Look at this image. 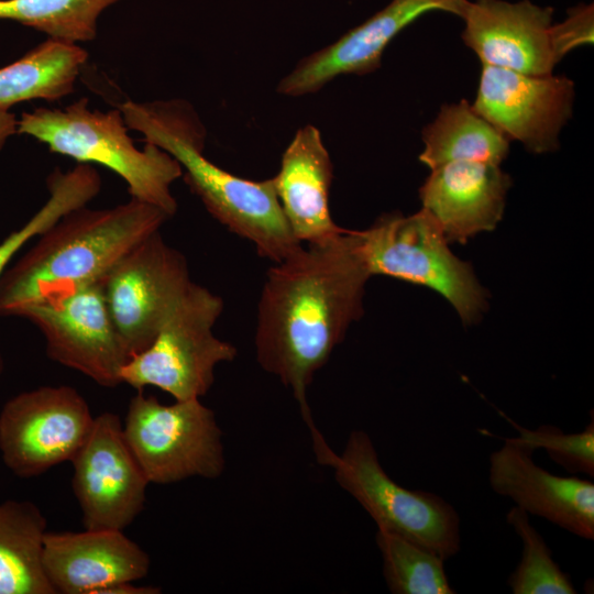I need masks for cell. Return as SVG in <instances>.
<instances>
[{
    "mask_svg": "<svg viewBox=\"0 0 594 594\" xmlns=\"http://www.w3.org/2000/svg\"><path fill=\"white\" fill-rule=\"evenodd\" d=\"M370 277L358 233L345 229L301 246L266 274L254 338L257 362L292 389L309 429L316 425L307 389L362 316Z\"/></svg>",
    "mask_w": 594,
    "mask_h": 594,
    "instance_id": "cell-1",
    "label": "cell"
},
{
    "mask_svg": "<svg viewBox=\"0 0 594 594\" xmlns=\"http://www.w3.org/2000/svg\"><path fill=\"white\" fill-rule=\"evenodd\" d=\"M119 109L128 129L178 162L186 184L209 213L251 242L261 256L278 263L302 246L286 220L273 177L245 179L205 156L206 129L189 102L125 101Z\"/></svg>",
    "mask_w": 594,
    "mask_h": 594,
    "instance_id": "cell-2",
    "label": "cell"
},
{
    "mask_svg": "<svg viewBox=\"0 0 594 594\" xmlns=\"http://www.w3.org/2000/svg\"><path fill=\"white\" fill-rule=\"evenodd\" d=\"M168 218L132 198L112 208L69 211L3 272L0 317H16L26 307L101 280Z\"/></svg>",
    "mask_w": 594,
    "mask_h": 594,
    "instance_id": "cell-3",
    "label": "cell"
},
{
    "mask_svg": "<svg viewBox=\"0 0 594 594\" xmlns=\"http://www.w3.org/2000/svg\"><path fill=\"white\" fill-rule=\"evenodd\" d=\"M128 130L120 109L91 110L87 98L63 109L40 107L18 120L19 133L79 164L111 169L125 182L132 199L155 206L172 217L177 202L170 186L183 176L180 165L153 144L138 148Z\"/></svg>",
    "mask_w": 594,
    "mask_h": 594,
    "instance_id": "cell-4",
    "label": "cell"
},
{
    "mask_svg": "<svg viewBox=\"0 0 594 594\" xmlns=\"http://www.w3.org/2000/svg\"><path fill=\"white\" fill-rule=\"evenodd\" d=\"M318 462L334 470L338 484L374 519L377 528L407 537L444 561L460 551V519L451 504L435 493L410 491L382 468L369 435L353 430L341 455L315 427L310 429Z\"/></svg>",
    "mask_w": 594,
    "mask_h": 594,
    "instance_id": "cell-5",
    "label": "cell"
},
{
    "mask_svg": "<svg viewBox=\"0 0 594 594\" xmlns=\"http://www.w3.org/2000/svg\"><path fill=\"white\" fill-rule=\"evenodd\" d=\"M356 233L371 276L385 275L437 292L465 324L476 323L486 311L488 295L471 264L451 252L425 209L407 217L384 215Z\"/></svg>",
    "mask_w": 594,
    "mask_h": 594,
    "instance_id": "cell-6",
    "label": "cell"
},
{
    "mask_svg": "<svg viewBox=\"0 0 594 594\" xmlns=\"http://www.w3.org/2000/svg\"><path fill=\"white\" fill-rule=\"evenodd\" d=\"M222 309L218 295L191 282L151 344L121 367V383L136 391L154 386L175 400L204 396L215 367L237 356L231 343L213 334Z\"/></svg>",
    "mask_w": 594,
    "mask_h": 594,
    "instance_id": "cell-7",
    "label": "cell"
},
{
    "mask_svg": "<svg viewBox=\"0 0 594 594\" xmlns=\"http://www.w3.org/2000/svg\"><path fill=\"white\" fill-rule=\"evenodd\" d=\"M123 433L150 483L216 479L223 471L221 430L199 398L165 405L138 391L129 403Z\"/></svg>",
    "mask_w": 594,
    "mask_h": 594,
    "instance_id": "cell-8",
    "label": "cell"
},
{
    "mask_svg": "<svg viewBox=\"0 0 594 594\" xmlns=\"http://www.w3.org/2000/svg\"><path fill=\"white\" fill-rule=\"evenodd\" d=\"M94 419L88 403L72 386H41L19 393L0 410L1 459L19 477L42 475L74 458Z\"/></svg>",
    "mask_w": 594,
    "mask_h": 594,
    "instance_id": "cell-9",
    "label": "cell"
},
{
    "mask_svg": "<svg viewBox=\"0 0 594 594\" xmlns=\"http://www.w3.org/2000/svg\"><path fill=\"white\" fill-rule=\"evenodd\" d=\"M191 282L185 256L160 231L141 241L101 279L130 358L151 344Z\"/></svg>",
    "mask_w": 594,
    "mask_h": 594,
    "instance_id": "cell-10",
    "label": "cell"
},
{
    "mask_svg": "<svg viewBox=\"0 0 594 594\" xmlns=\"http://www.w3.org/2000/svg\"><path fill=\"white\" fill-rule=\"evenodd\" d=\"M43 334L53 361L98 385L121 384L130 359L110 315L101 280L26 307L18 312Z\"/></svg>",
    "mask_w": 594,
    "mask_h": 594,
    "instance_id": "cell-11",
    "label": "cell"
},
{
    "mask_svg": "<svg viewBox=\"0 0 594 594\" xmlns=\"http://www.w3.org/2000/svg\"><path fill=\"white\" fill-rule=\"evenodd\" d=\"M70 462L73 493L85 529L124 530L141 514L150 482L116 414L95 416L86 441Z\"/></svg>",
    "mask_w": 594,
    "mask_h": 594,
    "instance_id": "cell-12",
    "label": "cell"
},
{
    "mask_svg": "<svg viewBox=\"0 0 594 594\" xmlns=\"http://www.w3.org/2000/svg\"><path fill=\"white\" fill-rule=\"evenodd\" d=\"M574 82L562 75L532 76L482 65L473 109L509 141L534 154L559 148L573 112Z\"/></svg>",
    "mask_w": 594,
    "mask_h": 594,
    "instance_id": "cell-13",
    "label": "cell"
},
{
    "mask_svg": "<svg viewBox=\"0 0 594 594\" xmlns=\"http://www.w3.org/2000/svg\"><path fill=\"white\" fill-rule=\"evenodd\" d=\"M469 0H391L382 10L339 40L305 57L278 85V92L299 97L317 92L341 75H366L381 66L387 45L424 14L442 11L462 18Z\"/></svg>",
    "mask_w": 594,
    "mask_h": 594,
    "instance_id": "cell-14",
    "label": "cell"
},
{
    "mask_svg": "<svg viewBox=\"0 0 594 594\" xmlns=\"http://www.w3.org/2000/svg\"><path fill=\"white\" fill-rule=\"evenodd\" d=\"M553 9L530 0L468 3L462 40L482 65L520 74L550 75L559 63L551 38Z\"/></svg>",
    "mask_w": 594,
    "mask_h": 594,
    "instance_id": "cell-15",
    "label": "cell"
},
{
    "mask_svg": "<svg viewBox=\"0 0 594 594\" xmlns=\"http://www.w3.org/2000/svg\"><path fill=\"white\" fill-rule=\"evenodd\" d=\"M530 449L515 437L490 455L492 490L527 514L542 517L580 538L594 539V484L558 476L537 465Z\"/></svg>",
    "mask_w": 594,
    "mask_h": 594,
    "instance_id": "cell-16",
    "label": "cell"
},
{
    "mask_svg": "<svg viewBox=\"0 0 594 594\" xmlns=\"http://www.w3.org/2000/svg\"><path fill=\"white\" fill-rule=\"evenodd\" d=\"M42 563L55 594H97L145 578L151 564L148 554L116 529L46 531Z\"/></svg>",
    "mask_w": 594,
    "mask_h": 594,
    "instance_id": "cell-17",
    "label": "cell"
},
{
    "mask_svg": "<svg viewBox=\"0 0 594 594\" xmlns=\"http://www.w3.org/2000/svg\"><path fill=\"white\" fill-rule=\"evenodd\" d=\"M510 176L499 165L452 162L431 169L420 187L425 209L449 243L465 244L502 220Z\"/></svg>",
    "mask_w": 594,
    "mask_h": 594,
    "instance_id": "cell-18",
    "label": "cell"
},
{
    "mask_svg": "<svg viewBox=\"0 0 594 594\" xmlns=\"http://www.w3.org/2000/svg\"><path fill=\"white\" fill-rule=\"evenodd\" d=\"M333 167L319 130L300 128L286 147L273 177L286 220L300 243H323L343 229L329 210Z\"/></svg>",
    "mask_w": 594,
    "mask_h": 594,
    "instance_id": "cell-19",
    "label": "cell"
},
{
    "mask_svg": "<svg viewBox=\"0 0 594 594\" xmlns=\"http://www.w3.org/2000/svg\"><path fill=\"white\" fill-rule=\"evenodd\" d=\"M421 139L419 161L430 169L452 162L501 165L509 151V140L464 99L443 105Z\"/></svg>",
    "mask_w": 594,
    "mask_h": 594,
    "instance_id": "cell-20",
    "label": "cell"
},
{
    "mask_svg": "<svg viewBox=\"0 0 594 594\" xmlns=\"http://www.w3.org/2000/svg\"><path fill=\"white\" fill-rule=\"evenodd\" d=\"M46 527L34 503L0 502V594H55L42 563Z\"/></svg>",
    "mask_w": 594,
    "mask_h": 594,
    "instance_id": "cell-21",
    "label": "cell"
},
{
    "mask_svg": "<svg viewBox=\"0 0 594 594\" xmlns=\"http://www.w3.org/2000/svg\"><path fill=\"white\" fill-rule=\"evenodd\" d=\"M87 58V52L78 44L47 38L0 68V109L70 95Z\"/></svg>",
    "mask_w": 594,
    "mask_h": 594,
    "instance_id": "cell-22",
    "label": "cell"
},
{
    "mask_svg": "<svg viewBox=\"0 0 594 594\" xmlns=\"http://www.w3.org/2000/svg\"><path fill=\"white\" fill-rule=\"evenodd\" d=\"M120 0H0V19L77 44L92 41L101 13Z\"/></svg>",
    "mask_w": 594,
    "mask_h": 594,
    "instance_id": "cell-23",
    "label": "cell"
},
{
    "mask_svg": "<svg viewBox=\"0 0 594 594\" xmlns=\"http://www.w3.org/2000/svg\"><path fill=\"white\" fill-rule=\"evenodd\" d=\"M376 543L383 558V574L394 594H453L444 560L399 534L377 528Z\"/></svg>",
    "mask_w": 594,
    "mask_h": 594,
    "instance_id": "cell-24",
    "label": "cell"
},
{
    "mask_svg": "<svg viewBox=\"0 0 594 594\" xmlns=\"http://www.w3.org/2000/svg\"><path fill=\"white\" fill-rule=\"evenodd\" d=\"M507 522L522 541V557L507 580L514 594H574L576 590L556 561L542 536L531 525L528 514L514 506Z\"/></svg>",
    "mask_w": 594,
    "mask_h": 594,
    "instance_id": "cell-25",
    "label": "cell"
},
{
    "mask_svg": "<svg viewBox=\"0 0 594 594\" xmlns=\"http://www.w3.org/2000/svg\"><path fill=\"white\" fill-rule=\"evenodd\" d=\"M503 416L518 431L519 436L515 438L531 451L543 449L553 462L571 474L594 476L593 416L587 426L575 433H564L551 425H541L530 430Z\"/></svg>",
    "mask_w": 594,
    "mask_h": 594,
    "instance_id": "cell-26",
    "label": "cell"
},
{
    "mask_svg": "<svg viewBox=\"0 0 594 594\" xmlns=\"http://www.w3.org/2000/svg\"><path fill=\"white\" fill-rule=\"evenodd\" d=\"M593 4L581 3L568 11L564 21L553 23L551 38L559 62L572 50L593 43Z\"/></svg>",
    "mask_w": 594,
    "mask_h": 594,
    "instance_id": "cell-27",
    "label": "cell"
},
{
    "mask_svg": "<svg viewBox=\"0 0 594 594\" xmlns=\"http://www.w3.org/2000/svg\"><path fill=\"white\" fill-rule=\"evenodd\" d=\"M62 217L61 208L53 201H46L21 228L11 232L0 243V278L13 256L31 239L40 237ZM3 372V360L0 354V376Z\"/></svg>",
    "mask_w": 594,
    "mask_h": 594,
    "instance_id": "cell-28",
    "label": "cell"
},
{
    "mask_svg": "<svg viewBox=\"0 0 594 594\" xmlns=\"http://www.w3.org/2000/svg\"><path fill=\"white\" fill-rule=\"evenodd\" d=\"M155 586L134 585L133 582H118L101 588L97 594H157Z\"/></svg>",
    "mask_w": 594,
    "mask_h": 594,
    "instance_id": "cell-29",
    "label": "cell"
},
{
    "mask_svg": "<svg viewBox=\"0 0 594 594\" xmlns=\"http://www.w3.org/2000/svg\"><path fill=\"white\" fill-rule=\"evenodd\" d=\"M18 132V120L9 110L0 109V151L14 133Z\"/></svg>",
    "mask_w": 594,
    "mask_h": 594,
    "instance_id": "cell-30",
    "label": "cell"
}]
</instances>
